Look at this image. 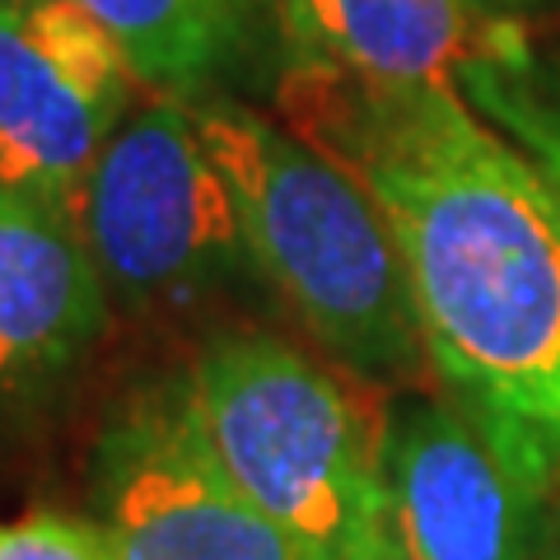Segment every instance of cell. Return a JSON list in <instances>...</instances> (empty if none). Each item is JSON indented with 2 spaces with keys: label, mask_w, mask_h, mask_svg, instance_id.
<instances>
[{
  "label": "cell",
  "mask_w": 560,
  "mask_h": 560,
  "mask_svg": "<svg viewBox=\"0 0 560 560\" xmlns=\"http://www.w3.org/2000/svg\"><path fill=\"white\" fill-rule=\"evenodd\" d=\"M294 131L383 206L444 393L547 504L560 495V206L510 136L448 90L280 70Z\"/></svg>",
  "instance_id": "cell-1"
},
{
  "label": "cell",
  "mask_w": 560,
  "mask_h": 560,
  "mask_svg": "<svg viewBox=\"0 0 560 560\" xmlns=\"http://www.w3.org/2000/svg\"><path fill=\"white\" fill-rule=\"evenodd\" d=\"M187 103L234 197L253 271L350 370H416L425 346L407 261L374 191L304 131L276 127L234 94Z\"/></svg>",
  "instance_id": "cell-2"
},
{
  "label": "cell",
  "mask_w": 560,
  "mask_h": 560,
  "mask_svg": "<svg viewBox=\"0 0 560 560\" xmlns=\"http://www.w3.org/2000/svg\"><path fill=\"white\" fill-rule=\"evenodd\" d=\"M210 448L300 560H401L383 420L276 337L210 341L183 374Z\"/></svg>",
  "instance_id": "cell-3"
},
{
  "label": "cell",
  "mask_w": 560,
  "mask_h": 560,
  "mask_svg": "<svg viewBox=\"0 0 560 560\" xmlns=\"http://www.w3.org/2000/svg\"><path fill=\"white\" fill-rule=\"evenodd\" d=\"M80 224L113 300L178 308L253 267L224 173L187 98L131 108L80 183Z\"/></svg>",
  "instance_id": "cell-4"
},
{
  "label": "cell",
  "mask_w": 560,
  "mask_h": 560,
  "mask_svg": "<svg viewBox=\"0 0 560 560\" xmlns=\"http://www.w3.org/2000/svg\"><path fill=\"white\" fill-rule=\"evenodd\" d=\"M94 510L117 560H300L210 448L183 378L136 388L108 416Z\"/></svg>",
  "instance_id": "cell-5"
},
{
  "label": "cell",
  "mask_w": 560,
  "mask_h": 560,
  "mask_svg": "<svg viewBox=\"0 0 560 560\" xmlns=\"http://www.w3.org/2000/svg\"><path fill=\"white\" fill-rule=\"evenodd\" d=\"M136 90L131 57L75 0H0V187L75 201Z\"/></svg>",
  "instance_id": "cell-6"
},
{
  "label": "cell",
  "mask_w": 560,
  "mask_h": 560,
  "mask_svg": "<svg viewBox=\"0 0 560 560\" xmlns=\"http://www.w3.org/2000/svg\"><path fill=\"white\" fill-rule=\"evenodd\" d=\"M280 70L471 98L533 57L523 0H271Z\"/></svg>",
  "instance_id": "cell-7"
},
{
  "label": "cell",
  "mask_w": 560,
  "mask_h": 560,
  "mask_svg": "<svg viewBox=\"0 0 560 560\" xmlns=\"http://www.w3.org/2000/svg\"><path fill=\"white\" fill-rule=\"evenodd\" d=\"M383 477L401 560H537L547 495L448 393L383 416Z\"/></svg>",
  "instance_id": "cell-8"
},
{
  "label": "cell",
  "mask_w": 560,
  "mask_h": 560,
  "mask_svg": "<svg viewBox=\"0 0 560 560\" xmlns=\"http://www.w3.org/2000/svg\"><path fill=\"white\" fill-rule=\"evenodd\" d=\"M108 300L75 201L0 187V411L28 407L90 355Z\"/></svg>",
  "instance_id": "cell-9"
},
{
  "label": "cell",
  "mask_w": 560,
  "mask_h": 560,
  "mask_svg": "<svg viewBox=\"0 0 560 560\" xmlns=\"http://www.w3.org/2000/svg\"><path fill=\"white\" fill-rule=\"evenodd\" d=\"M117 38L154 94L210 98L276 51L271 0H75Z\"/></svg>",
  "instance_id": "cell-10"
},
{
  "label": "cell",
  "mask_w": 560,
  "mask_h": 560,
  "mask_svg": "<svg viewBox=\"0 0 560 560\" xmlns=\"http://www.w3.org/2000/svg\"><path fill=\"white\" fill-rule=\"evenodd\" d=\"M467 103L528 154L560 206V66L533 51L528 61L490 75Z\"/></svg>",
  "instance_id": "cell-11"
},
{
  "label": "cell",
  "mask_w": 560,
  "mask_h": 560,
  "mask_svg": "<svg viewBox=\"0 0 560 560\" xmlns=\"http://www.w3.org/2000/svg\"><path fill=\"white\" fill-rule=\"evenodd\" d=\"M0 560H117L98 518L66 510H33L0 518Z\"/></svg>",
  "instance_id": "cell-12"
},
{
  "label": "cell",
  "mask_w": 560,
  "mask_h": 560,
  "mask_svg": "<svg viewBox=\"0 0 560 560\" xmlns=\"http://www.w3.org/2000/svg\"><path fill=\"white\" fill-rule=\"evenodd\" d=\"M551 560H560V556H551Z\"/></svg>",
  "instance_id": "cell-13"
}]
</instances>
